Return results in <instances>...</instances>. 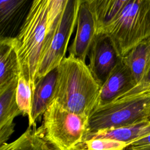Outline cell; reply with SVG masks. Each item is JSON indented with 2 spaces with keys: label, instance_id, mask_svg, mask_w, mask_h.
I'll return each instance as SVG.
<instances>
[{
  "label": "cell",
  "instance_id": "cell-4",
  "mask_svg": "<svg viewBox=\"0 0 150 150\" xmlns=\"http://www.w3.org/2000/svg\"><path fill=\"white\" fill-rule=\"evenodd\" d=\"M149 115L150 88L124 94L94 110L88 117L87 133L135 124L148 120Z\"/></svg>",
  "mask_w": 150,
  "mask_h": 150
},
{
  "label": "cell",
  "instance_id": "cell-18",
  "mask_svg": "<svg viewBox=\"0 0 150 150\" xmlns=\"http://www.w3.org/2000/svg\"><path fill=\"white\" fill-rule=\"evenodd\" d=\"M32 89L28 81L21 72L18 77L16 91V100L22 115L29 118L31 112Z\"/></svg>",
  "mask_w": 150,
  "mask_h": 150
},
{
  "label": "cell",
  "instance_id": "cell-20",
  "mask_svg": "<svg viewBox=\"0 0 150 150\" xmlns=\"http://www.w3.org/2000/svg\"><path fill=\"white\" fill-rule=\"evenodd\" d=\"M145 88H150V71L148 74L146 83H145Z\"/></svg>",
  "mask_w": 150,
  "mask_h": 150
},
{
  "label": "cell",
  "instance_id": "cell-19",
  "mask_svg": "<svg viewBox=\"0 0 150 150\" xmlns=\"http://www.w3.org/2000/svg\"><path fill=\"white\" fill-rule=\"evenodd\" d=\"M124 150H150V134L131 142Z\"/></svg>",
  "mask_w": 150,
  "mask_h": 150
},
{
  "label": "cell",
  "instance_id": "cell-8",
  "mask_svg": "<svg viewBox=\"0 0 150 150\" xmlns=\"http://www.w3.org/2000/svg\"><path fill=\"white\" fill-rule=\"evenodd\" d=\"M75 37L69 49V54L86 62L96 36L94 18L88 0H80Z\"/></svg>",
  "mask_w": 150,
  "mask_h": 150
},
{
  "label": "cell",
  "instance_id": "cell-7",
  "mask_svg": "<svg viewBox=\"0 0 150 150\" xmlns=\"http://www.w3.org/2000/svg\"><path fill=\"white\" fill-rule=\"evenodd\" d=\"M88 55V67L101 87L121 57L119 56L111 39L106 34L96 36Z\"/></svg>",
  "mask_w": 150,
  "mask_h": 150
},
{
  "label": "cell",
  "instance_id": "cell-5",
  "mask_svg": "<svg viewBox=\"0 0 150 150\" xmlns=\"http://www.w3.org/2000/svg\"><path fill=\"white\" fill-rule=\"evenodd\" d=\"M103 34L111 39L120 57L150 37V0H127Z\"/></svg>",
  "mask_w": 150,
  "mask_h": 150
},
{
  "label": "cell",
  "instance_id": "cell-13",
  "mask_svg": "<svg viewBox=\"0 0 150 150\" xmlns=\"http://www.w3.org/2000/svg\"><path fill=\"white\" fill-rule=\"evenodd\" d=\"M18 79L0 93V145L6 143L13 133L15 117L22 115L16 100Z\"/></svg>",
  "mask_w": 150,
  "mask_h": 150
},
{
  "label": "cell",
  "instance_id": "cell-2",
  "mask_svg": "<svg viewBox=\"0 0 150 150\" xmlns=\"http://www.w3.org/2000/svg\"><path fill=\"white\" fill-rule=\"evenodd\" d=\"M50 0H34L16 38L21 71L33 90L47 30Z\"/></svg>",
  "mask_w": 150,
  "mask_h": 150
},
{
  "label": "cell",
  "instance_id": "cell-17",
  "mask_svg": "<svg viewBox=\"0 0 150 150\" xmlns=\"http://www.w3.org/2000/svg\"><path fill=\"white\" fill-rule=\"evenodd\" d=\"M0 150H52L39 135L36 126L28 127L16 140L0 145Z\"/></svg>",
  "mask_w": 150,
  "mask_h": 150
},
{
  "label": "cell",
  "instance_id": "cell-15",
  "mask_svg": "<svg viewBox=\"0 0 150 150\" xmlns=\"http://www.w3.org/2000/svg\"><path fill=\"white\" fill-rule=\"evenodd\" d=\"M93 12L96 35L103 34L115 20L127 0H88Z\"/></svg>",
  "mask_w": 150,
  "mask_h": 150
},
{
  "label": "cell",
  "instance_id": "cell-3",
  "mask_svg": "<svg viewBox=\"0 0 150 150\" xmlns=\"http://www.w3.org/2000/svg\"><path fill=\"white\" fill-rule=\"evenodd\" d=\"M88 125V116L68 111L53 100L37 132L52 150H83Z\"/></svg>",
  "mask_w": 150,
  "mask_h": 150
},
{
  "label": "cell",
  "instance_id": "cell-10",
  "mask_svg": "<svg viewBox=\"0 0 150 150\" xmlns=\"http://www.w3.org/2000/svg\"><path fill=\"white\" fill-rule=\"evenodd\" d=\"M135 87L132 74L121 57L101 87L97 107L114 101Z\"/></svg>",
  "mask_w": 150,
  "mask_h": 150
},
{
  "label": "cell",
  "instance_id": "cell-16",
  "mask_svg": "<svg viewBox=\"0 0 150 150\" xmlns=\"http://www.w3.org/2000/svg\"><path fill=\"white\" fill-rule=\"evenodd\" d=\"M149 134H150V121L147 120L131 125L87 133L84 141L94 138H107L128 145Z\"/></svg>",
  "mask_w": 150,
  "mask_h": 150
},
{
  "label": "cell",
  "instance_id": "cell-12",
  "mask_svg": "<svg viewBox=\"0 0 150 150\" xmlns=\"http://www.w3.org/2000/svg\"><path fill=\"white\" fill-rule=\"evenodd\" d=\"M57 76L56 68L37 80L32 92L31 112L28 118L29 127L36 126V120L43 115L53 101Z\"/></svg>",
  "mask_w": 150,
  "mask_h": 150
},
{
  "label": "cell",
  "instance_id": "cell-6",
  "mask_svg": "<svg viewBox=\"0 0 150 150\" xmlns=\"http://www.w3.org/2000/svg\"><path fill=\"white\" fill-rule=\"evenodd\" d=\"M80 3V0H66L54 32L45 42L37 80L56 69L65 57L70 37L77 23Z\"/></svg>",
  "mask_w": 150,
  "mask_h": 150
},
{
  "label": "cell",
  "instance_id": "cell-11",
  "mask_svg": "<svg viewBox=\"0 0 150 150\" xmlns=\"http://www.w3.org/2000/svg\"><path fill=\"white\" fill-rule=\"evenodd\" d=\"M122 59L136 84V87L128 93H139L148 89L145 83L150 71V37L132 49Z\"/></svg>",
  "mask_w": 150,
  "mask_h": 150
},
{
  "label": "cell",
  "instance_id": "cell-9",
  "mask_svg": "<svg viewBox=\"0 0 150 150\" xmlns=\"http://www.w3.org/2000/svg\"><path fill=\"white\" fill-rule=\"evenodd\" d=\"M33 1H0V38H15L29 11Z\"/></svg>",
  "mask_w": 150,
  "mask_h": 150
},
{
  "label": "cell",
  "instance_id": "cell-21",
  "mask_svg": "<svg viewBox=\"0 0 150 150\" xmlns=\"http://www.w3.org/2000/svg\"><path fill=\"white\" fill-rule=\"evenodd\" d=\"M148 120L150 121V115H149V117H148Z\"/></svg>",
  "mask_w": 150,
  "mask_h": 150
},
{
  "label": "cell",
  "instance_id": "cell-14",
  "mask_svg": "<svg viewBox=\"0 0 150 150\" xmlns=\"http://www.w3.org/2000/svg\"><path fill=\"white\" fill-rule=\"evenodd\" d=\"M20 71L16 38H0V93L18 79Z\"/></svg>",
  "mask_w": 150,
  "mask_h": 150
},
{
  "label": "cell",
  "instance_id": "cell-1",
  "mask_svg": "<svg viewBox=\"0 0 150 150\" xmlns=\"http://www.w3.org/2000/svg\"><path fill=\"white\" fill-rule=\"evenodd\" d=\"M57 70L53 100L68 111L89 117L97 107L101 86L88 66L69 54L62 60Z\"/></svg>",
  "mask_w": 150,
  "mask_h": 150
}]
</instances>
